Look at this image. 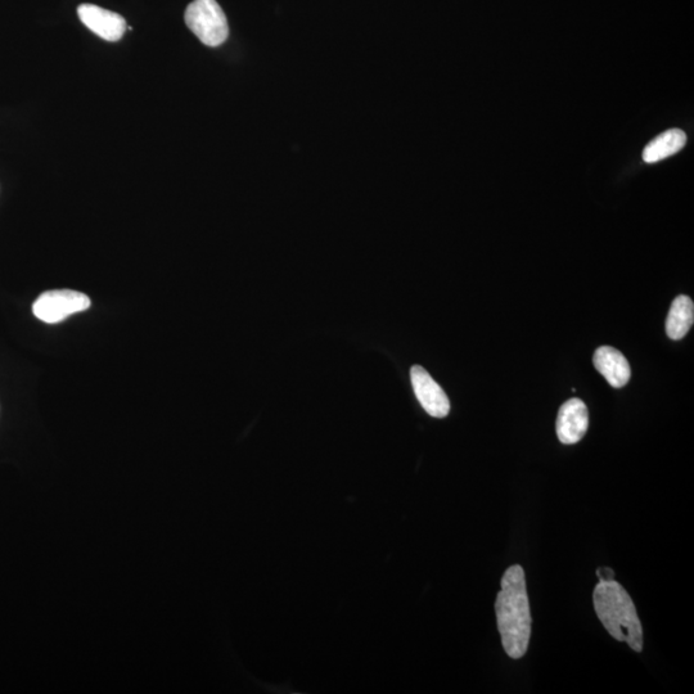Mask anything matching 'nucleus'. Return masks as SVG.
<instances>
[{"instance_id":"f257e3e1","label":"nucleus","mask_w":694,"mask_h":694,"mask_svg":"<svg viewBox=\"0 0 694 694\" xmlns=\"http://www.w3.org/2000/svg\"><path fill=\"white\" fill-rule=\"evenodd\" d=\"M495 612L504 651L511 659H521L529 648L531 612L525 571L520 565L511 566L504 572Z\"/></svg>"},{"instance_id":"f03ea898","label":"nucleus","mask_w":694,"mask_h":694,"mask_svg":"<svg viewBox=\"0 0 694 694\" xmlns=\"http://www.w3.org/2000/svg\"><path fill=\"white\" fill-rule=\"evenodd\" d=\"M594 610L608 633L635 652L643 650V628L632 597L616 580L599 581L593 593Z\"/></svg>"},{"instance_id":"7ed1b4c3","label":"nucleus","mask_w":694,"mask_h":694,"mask_svg":"<svg viewBox=\"0 0 694 694\" xmlns=\"http://www.w3.org/2000/svg\"><path fill=\"white\" fill-rule=\"evenodd\" d=\"M184 18L189 30L207 47H219L228 39L227 17L216 0H195Z\"/></svg>"},{"instance_id":"20e7f679","label":"nucleus","mask_w":694,"mask_h":694,"mask_svg":"<svg viewBox=\"0 0 694 694\" xmlns=\"http://www.w3.org/2000/svg\"><path fill=\"white\" fill-rule=\"evenodd\" d=\"M87 295L72 290H56L44 292L33 305V313L39 321L56 324L65 321L76 313L85 312L90 308Z\"/></svg>"},{"instance_id":"39448f33","label":"nucleus","mask_w":694,"mask_h":694,"mask_svg":"<svg viewBox=\"0 0 694 694\" xmlns=\"http://www.w3.org/2000/svg\"><path fill=\"white\" fill-rule=\"evenodd\" d=\"M414 394L431 417L444 418L450 412V401L439 383L421 365L410 369Z\"/></svg>"},{"instance_id":"423d86ee","label":"nucleus","mask_w":694,"mask_h":694,"mask_svg":"<svg viewBox=\"0 0 694 694\" xmlns=\"http://www.w3.org/2000/svg\"><path fill=\"white\" fill-rule=\"evenodd\" d=\"M81 22L99 38L107 42H117L123 38L128 25L125 18L119 13L107 11L105 8L94 4H81L78 8Z\"/></svg>"},{"instance_id":"0eeeda50","label":"nucleus","mask_w":694,"mask_h":694,"mask_svg":"<svg viewBox=\"0 0 694 694\" xmlns=\"http://www.w3.org/2000/svg\"><path fill=\"white\" fill-rule=\"evenodd\" d=\"M589 427V414L587 405L583 400L570 399L562 405L557 417V436L562 444L572 445L579 443L587 434Z\"/></svg>"},{"instance_id":"6e6552de","label":"nucleus","mask_w":694,"mask_h":694,"mask_svg":"<svg viewBox=\"0 0 694 694\" xmlns=\"http://www.w3.org/2000/svg\"><path fill=\"white\" fill-rule=\"evenodd\" d=\"M594 367L615 389L628 385L632 371L630 364L619 350L612 346H601L594 353Z\"/></svg>"},{"instance_id":"1a4fd4ad","label":"nucleus","mask_w":694,"mask_h":694,"mask_svg":"<svg viewBox=\"0 0 694 694\" xmlns=\"http://www.w3.org/2000/svg\"><path fill=\"white\" fill-rule=\"evenodd\" d=\"M687 134L680 129H669L653 139L643 151V160L647 164H655L675 155L686 146Z\"/></svg>"},{"instance_id":"9d476101","label":"nucleus","mask_w":694,"mask_h":694,"mask_svg":"<svg viewBox=\"0 0 694 694\" xmlns=\"http://www.w3.org/2000/svg\"><path fill=\"white\" fill-rule=\"evenodd\" d=\"M694 322V304L686 295H680L671 304L666 318V335L679 341L686 337Z\"/></svg>"},{"instance_id":"9b49d317","label":"nucleus","mask_w":694,"mask_h":694,"mask_svg":"<svg viewBox=\"0 0 694 694\" xmlns=\"http://www.w3.org/2000/svg\"><path fill=\"white\" fill-rule=\"evenodd\" d=\"M597 576L599 581H612L615 580V572L610 569V567H601L597 570Z\"/></svg>"}]
</instances>
